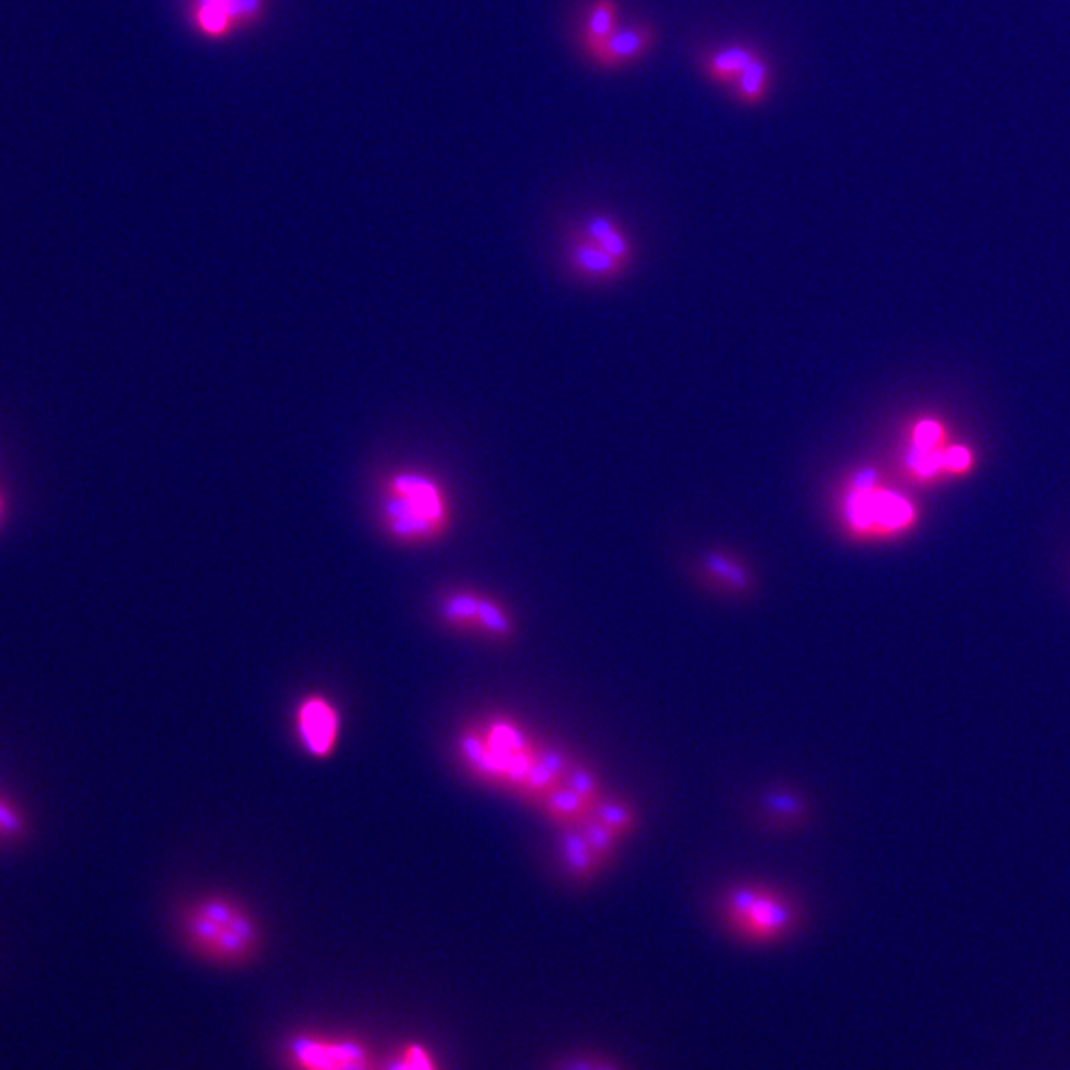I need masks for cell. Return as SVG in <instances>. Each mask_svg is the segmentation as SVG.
<instances>
[{
	"instance_id": "cell-1",
	"label": "cell",
	"mask_w": 1070,
	"mask_h": 1070,
	"mask_svg": "<svg viewBox=\"0 0 1070 1070\" xmlns=\"http://www.w3.org/2000/svg\"><path fill=\"white\" fill-rule=\"evenodd\" d=\"M454 759L476 783L514 795L535 811L583 765L510 714H484L454 736Z\"/></svg>"
},
{
	"instance_id": "cell-2",
	"label": "cell",
	"mask_w": 1070,
	"mask_h": 1070,
	"mask_svg": "<svg viewBox=\"0 0 1070 1070\" xmlns=\"http://www.w3.org/2000/svg\"><path fill=\"white\" fill-rule=\"evenodd\" d=\"M183 946L201 962L216 967H244L264 946V928L256 912L228 892H203L189 898L177 914Z\"/></svg>"
},
{
	"instance_id": "cell-3",
	"label": "cell",
	"mask_w": 1070,
	"mask_h": 1070,
	"mask_svg": "<svg viewBox=\"0 0 1070 1070\" xmlns=\"http://www.w3.org/2000/svg\"><path fill=\"white\" fill-rule=\"evenodd\" d=\"M639 827L637 807L623 797L603 799L579 821L559 829L557 858L565 876L589 882L599 876Z\"/></svg>"
},
{
	"instance_id": "cell-4",
	"label": "cell",
	"mask_w": 1070,
	"mask_h": 1070,
	"mask_svg": "<svg viewBox=\"0 0 1070 1070\" xmlns=\"http://www.w3.org/2000/svg\"><path fill=\"white\" fill-rule=\"evenodd\" d=\"M379 520L393 541L425 545L440 539L450 526V506L438 480L419 470L391 474L379 500Z\"/></svg>"
},
{
	"instance_id": "cell-5",
	"label": "cell",
	"mask_w": 1070,
	"mask_h": 1070,
	"mask_svg": "<svg viewBox=\"0 0 1070 1070\" xmlns=\"http://www.w3.org/2000/svg\"><path fill=\"white\" fill-rule=\"evenodd\" d=\"M720 918L726 932L748 946L779 944L801 922L799 908L789 894L761 882L728 888L720 900Z\"/></svg>"
},
{
	"instance_id": "cell-6",
	"label": "cell",
	"mask_w": 1070,
	"mask_h": 1070,
	"mask_svg": "<svg viewBox=\"0 0 1070 1070\" xmlns=\"http://www.w3.org/2000/svg\"><path fill=\"white\" fill-rule=\"evenodd\" d=\"M438 623L450 633L486 642L510 641L516 635V619L496 597L454 587L436 599Z\"/></svg>"
},
{
	"instance_id": "cell-7",
	"label": "cell",
	"mask_w": 1070,
	"mask_h": 1070,
	"mask_svg": "<svg viewBox=\"0 0 1070 1070\" xmlns=\"http://www.w3.org/2000/svg\"><path fill=\"white\" fill-rule=\"evenodd\" d=\"M288 1070H379L373 1049L355 1035L298 1031L282 1043Z\"/></svg>"
},
{
	"instance_id": "cell-8",
	"label": "cell",
	"mask_w": 1070,
	"mask_h": 1070,
	"mask_svg": "<svg viewBox=\"0 0 1070 1070\" xmlns=\"http://www.w3.org/2000/svg\"><path fill=\"white\" fill-rule=\"evenodd\" d=\"M292 732L298 748L316 761L333 757L343 738V710L320 690L300 696L292 710Z\"/></svg>"
},
{
	"instance_id": "cell-9",
	"label": "cell",
	"mask_w": 1070,
	"mask_h": 1070,
	"mask_svg": "<svg viewBox=\"0 0 1070 1070\" xmlns=\"http://www.w3.org/2000/svg\"><path fill=\"white\" fill-rule=\"evenodd\" d=\"M847 522L856 532L892 534L908 526L914 518L912 506L898 494L886 490H853L847 498Z\"/></svg>"
},
{
	"instance_id": "cell-10",
	"label": "cell",
	"mask_w": 1070,
	"mask_h": 1070,
	"mask_svg": "<svg viewBox=\"0 0 1070 1070\" xmlns=\"http://www.w3.org/2000/svg\"><path fill=\"white\" fill-rule=\"evenodd\" d=\"M264 0H191V20L209 38H222L238 24L258 18Z\"/></svg>"
},
{
	"instance_id": "cell-11",
	"label": "cell",
	"mask_w": 1070,
	"mask_h": 1070,
	"mask_svg": "<svg viewBox=\"0 0 1070 1070\" xmlns=\"http://www.w3.org/2000/svg\"><path fill=\"white\" fill-rule=\"evenodd\" d=\"M656 44V30L646 22L619 26L611 38L601 44L589 58L607 70H619L641 60Z\"/></svg>"
},
{
	"instance_id": "cell-12",
	"label": "cell",
	"mask_w": 1070,
	"mask_h": 1070,
	"mask_svg": "<svg viewBox=\"0 0 1070 1070\" xmlns=\"http://www.w3.org/2000/svg\"><path fill=\"white\" fill-rule=\"evenodd\" d=\"M759 56L761 54L755 46L734 42L708 52L702 60V70L710 82L730 88L738 80V76Z\"/></svg>"
},
{
	"instance_id": "cell-13",
	"label": "cell",
	"mask_w": 1070,
	"mask_h": 1070,
	"mask_svg": "<svg viewBox=\"0 0 1070 1070\" xmlns=\"http://www.w3.org/2000/svg\"><path fill=\"white\" fill-rule=\"evenodd\" d=\"M619 28V8L615 0H593L583 32H581V46L587 54H593L601 44H605L611 34Z\"/></svg>"
},
{
	"instance_id": "cell-14",
	"label": "cell",
	"mask_w": 1070,
	"mask_h": 1070,
	"mask_svg": "<svg viewBox=\"0 0 1070 1070\" xmlns=\"http://www.w3.org/2000/svg\"><path fill=\"white\" fill-rule=\"evenodd\" d=\"M771 80H773L771 64L763 56H759L738 76V80L730 86V90L740 104L759 106L769 94Z\"/></svg>"
},
{
	"instance_id": "cell-15",
	"label": "cell",
	"mask_w": 1070,
	"mask_h": 1070,
	"mask_svg": "<svg viewBox=\"0 0 1070 1070\" xmlns=\"http://www.w3.org/2000/svg\"><path fill=\"white\" fill-rule=\"evenodd\" d=\"M379 1070H442L432 1049L421 1041L399 1045Z\"/></svg>"
},
{
	"instance_id": "cell-16",
	"label": "cell",
	"mask_w": 1070,
	"mask_h": 1070,
	"mask_svg": "<svg viewBox=\"0 0 1070 1070\" xmlns=\"http://www.w3.org/2000/svg\"><path fill=\"white\" fill-rule=\"evenodd\" d=\"M587 236L591 242H595L597 246H601L607 254H611L613 258H623L625 254H629V244L627 240L623 238V234L619 232V228L613 224L611 218L607 216H593L589 218L587 222Z\"/></svg>"
},
{
	"instance_id": "cell-17",
	"label": "cell",
	"mask_w": 1070,
	"mask_h": 1070,
	"mask_svg": "<svg viewBox=\"0 0 1070 1070\" xmlns=\"http://www.w3.org/2000/svg\"><path fill=\"white\" fill-rule=\"evenodd\" d=\"M706 569L718 583H722L724 587H728L732 591H742L749 585L746 569L736 559H732V557H728L724 553H708Z\"/></svg>"
},
{
	"instance_id": "cell-18",
	"label": "cell",
	"mask_w": 1070,
	"mask_h": 1070,
	"mask_svg": "<svg viewBox=\"0 0 1070 1070\" xmlns=\"http://www.w3.org/2000/svg\"><path fill=\"white\" fill-rule=\"evenodd\" d=\"M575 258L581 268H585L587 272H595V274L609 272L615 266V258L607 254L595 242H579L575 246Z\"/></svg>"
},
{
	"instance_id": "cell-19",
	"label": "cell",
	"mask_w": 1070,
	"mask_h": 1070,
	"mask_svg": "<svg viewBox=\"0 0 1070 1070\" xmlns=\"http://www.w3.org/2000/svg\"><path fill=\"white\" fill-rule=\"evenodd\" d=\"M549 1070H625L619 1063L593 1053H577L567 1055L555 1061Z\"/></svg>"
},
{
	"instance_id": "cell-20",
	"label": "cell",
	"mask_w": 1070,
	"mask_h": 1070,
	"mask_svg": "<svg viewBox=\"0 0 1070 1070\" xmlns=\"http://www.w3.org/2000/svg\"><path fill=\"white\" fill-rule=\"evenodd\" d=\"M908 464L922 476H934L944 468V454L934 452V448H922L914 444L908 454Z\"/></svg>"
},
{
	"instance_id": "cell-21",
	"label": "cell",
	"mask_w": 1070,
	"mask_h": 1070,
	"mask_svg": "<svg viewBox=\"0 0 1070 1070\" xmlns=\"http://www.w3.org/2000/svg\"><path fill=\"white\" fill-rule=\"evenodd\" d=\"M942 438V430L936 423H922L914 432V444L922 448H934Z\"/></svg>"
},
{
	"instance_id": "cell-22",
	"label": "cell",
	"mask_w": 1070,
	"mask_h": 1070,
	"mask_svg": "<svg viewBox=\"0 0 1070 1070\" xmlns=\"http://www.w3.org/2000/svg\"><path fill=\"white\" fill-rule=\"evenodd\" d=\"M967 464H969V452L962 446H954L944 452V468L963 470L967 468Z\"/></svg>"
},
{
	"instance_id": "cell-23",
	"label": "cell",
	"mask_w": 1070,
	"mask_h": 1070,
	"mask_svg": "<svg viewBox=\"0 0 1070 1070\" xmlns=\"http://www.w3.org/2000/svg\"><path fill=\"white\" fill-rule=\"evenodd\" d=\"M876 484V472L874 470H864L860 474H856L855 478V490H872Z\"/></svg>"
}]
</instances>
